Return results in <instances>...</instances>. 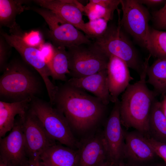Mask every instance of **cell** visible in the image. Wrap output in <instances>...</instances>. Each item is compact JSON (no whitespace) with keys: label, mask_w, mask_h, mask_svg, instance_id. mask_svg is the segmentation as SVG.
Masks as SVG:
<instances>
[{"label":"cell","mask_w":166,"mask_h":166,"mask_svg":"<svg viewBox=\"0 0 166 166\" xmlns=\"http://www.w3.org/2000/svg\"><path fill=\"white\" fill-rule=\"evenodd\" d=\"M126 63L116 56H110L106 69L110 101L115 103L133 79Z\"/></svg>","instance_id":"cell-16"},{"label":"cell","mask_w":166,"mask_h":166,"mask_svg":"<svg viewBox=\"0 0 166 166\" xmlns=\"http://www.w3.org/2000/svg\"><path fill=\"white\" fill-rule=\"evenodd\" d=\"M147 82L152 85L157 94L166 93V58H157L147 71Z\"/></svg>","instance_id":"cell-23"},{"label":"cell","mask_w":166,"mask_h":166,"mask_svg":"<svg viewBox=\"0 0 166 166\" xmlns=\"http://www.w3.org/2000/svg\"><path fill=\"white\" fill-rule=\"evenodd\" d=\"M0 166H10L6 163L0 159Z\"/></svg>","instance_id":"cell-35"},{"label":"cell","mask_w":166,"mask_h":166,"mask_svg":"<svg viewBox=\"0 0 166 166\" xmlns=\"http://www.w3.org/2000/svg\"><path fill=\"white\" fill-rule=\"evenodd\" d=\"M50 102L36 97L31 100L29 109L39 119L51 137L57 142L73 149L78 143L63 114Z\"/></svg>","instance_id":"cell-4"},{"label":"cell","mask_w":166,"mask_h":166,"mask_svg":"<svg viewBox=\"0 0 166 166\" xmlns=\"http://www.w3.org/2000/svg\"><path fill=\"white\" fill-rule=\"evenodd\" d=\"M53 105L63 114L72 129L81 132L97 124L106 106L95 96L67 83L58 88Z\"/></svg>","instance_id":"cell-1"},{"label":"cell","mask_w":166,"mask_h":166,"mask_svg":"<svg viewBox=\"0 0 166 166\" xmlns=\"http://www.w3.org/2000/svg\"><path fill=\"white\" fill-rule=\"evenodd\" d=\"M146 138L156 154L163 159L166 164V144L156 141L151 138Z\"/></svg>","instance_id":"cell-27"},{"label":"cell","mask_w":166,"mask_h":166,"mask_svg":"<svg viewBox=\"0 0 166 166\" xmlns=\"http://www.w3.org/2000/svg\"><path fill=\"white\" fill-rule=\"evenodd\" d=\"M152 18L155 29L166 31V1L161 8L153 12Z\"/></svg>","instance_id":"cell-26"},{"label":"cell","mask_w":166,"mask_h":166,"mask_svg":"<svg viewBox=\"0 0 166 166\" xmlns=\"http://www.w3.org/2000/svg\"><path fill=\"white\" fill-rule=\"evenodd\" d=\"M122 18L118 22L123 30L146 48L148 46L150 27L148 11L136 0H121Z\"/></svg>","instance_id":"cell-8"},{"label":"cell","mask_w":166,"mask_h":166,"mask_svg":"<svg viewBox=\"0 0 166 166\" xmlns=\"http://www.w3.org/2000/svg\"><path fill=\"white\" fill-rule=\"evenodd\" d=\"M26 2L24 0H0V25L9 28L11 34L21 35L16 18L17 15L28 9L24 5Z\"/></svg>","instance_id":"cell-20"},{"label":"cell","mask_w":166,"mask_h":166,"mask_svg":"<svg viewBox=\"0 0 166 166\" xmlns=\"http://www.w3.org/2000/svg\"><path fill=\"white\" fill-rule=\"evenodd\" d=\"M148 126L149 137L166 144V117L160 102L156 100L151 108Z\"/></svg>","instance_id":"cell-21"},{"label":"cell","mask_w":166,"mask_h":166,"mask_svg":"<svg viewBox=\"0 0 166 166\" xmlns=\"http://www.w3.org/2000/svg\"><path fill=\"white\" fill-rule=\"evenodd\" d=\"M32 99L12 102L0 101V138L13 127L17 115L22 118L28 110Z\"/></svg>","instance_id":"cell-19"},{"label":"cell","mask_w":166,"mask_h":166,"mask_svg":"<svg viewBox=\"0 0 166 166\" xmlns=\"http://www.w3.org/2000/svg\"><path fill=\"white\" fill-rule=\"evenodd\" d=\"M122 166H129L126 164H124L123 165H122Z\"/></svg>","instance_id":"cell-37"},{"label":"cell","mask_w":166,"mask_h":166,"mask_svg":"<svg viewBox=\"0 0 166 166\" xmlns=\"http://www.w3.org/2000/svg\"><path fill=\"white\" fill-rule=\"evenodd\" d=\"M149 55L144 61L140 78L130 84L122 94L120 101V113L122 125L132 128L149 137L148 121L152 106L157 94L147 85V71L149 66Z\"/></svg>","instance_id":"cell-2"},{"label":"cell","mask_w":166,"mask_h":166,"mask_svg":"<svg viewBox=\"0 0 166 166\" xmlns=\"http://www.w3.org/2000/svg\"><path fill=\"white\" fill-rule=\"evenodd\" d=\"M114 103L102 133L110 161L122 166L124 164V130L121 121L119 99Z\"/></svg>","instance_id":"cell-11"},{"label":"cell","mask_w":166,"mask_h":166,"mask_svg":"<svg viewBox=\"0 0 166 166\" xmlns=\"http://www.w3.org/2000/svg\"><path fill=\"white\" fill-rule=\"evenodd\" d=\"M40 91V81L25 66L17 62L6 66L0 77L1 98L19 101L32 99Z\"/></svg>","instance_id":"cell-3"},{"label":"cell","mask_w":166,"mask_h":166,"mask_svg":"<svg viewBox=\"0 0 166 166\" xmlns=\"http://www.w3.org/2000/svg\"><path fill=\"white\" fill-rule=\"evenodd\" d=\"M23 38L26 42L31 45L36 47L41 44L40 36L37 32L33 31L26 34Z\"/></svg>","instance_id":"cell-28"},{"label":"cell","mask_w":166,"mask_h":166,"mask_svg":"<svg viewBox=\"0 0 166 166\" xmlns=\"http://www.w3.org/2000/svg\"><path fill=\"white\" fill-rule=\"evenodd\" d=\"M160 102L162 110L166 117V94L163 95V99Z\"/></svg>","instance_id":"cell-33"},{"label":"cell","mask_w":166,"mask_h":166,"mask_svg":"<svg viewBox=\"0 0 166 166\" xmlns=\"http://www.w3.org/2000/svg\"><path fill=\"white\" fill-rule=\"evenodd\" d=\"M147 50L157 58H166V31L150 27Z\"/></svg>","instance_id":"cell-24"},{"label":"cell","mask_w":166,"mask_h":166,"mask_svg":"<svg viewBox=\"0 0 166 166\" xmlns=\"http://www.w3.org/2000/svg\"><path fill=\"white\" fill-rule=\"evenodd\" d=\"M53 45V54L47 62L50 76L54 80L66 81V75L70 74L67 50L65 47Z\"/></svg>","instance_id":"cell-22"},{"label":"cell","mask_w":166,"mask_h":166,"mask_svg":"<svg viewBox=\"0 0 166 166\" xmlns=\"http://www.w3.org/2000/svg\"><path fill=\"white\" fill-rule=\"evenodd\" d=\"M67 49L72 77H82L106 69L109 57L93 41Z\"/></svg>","instance_id":"cell-6"},{"label":"cell","mask_w":166,"mask_h":166,"mask_svg":"<svg viewBox=\"0 0 166 166\" xmlns=\"http://www.w3.org/2000/svg\"><path fill=\"white\" fill-rule=\"evenodd\" d=\"M165 94H166V93ZM164 95H165V94H164Z\"/></svg>","instance_id":"cell-38"},{"label":"cell","mask_w":166,"mask_h":166,"mask_svg":"<svg viewBox=\"0 0 166 166\" xmlns=\"http://www.w3.org/2000/svg\"><path fill=\"white\" fill-rule=\"evenodd\" d=\"M34 1L84 32V6L76 0H36Z\"/></svg>","instance_id":"cell-15"},{"label":"cell","mask_w":166,"mask_h":166,"mask_svg":"<svg viewBox=\"0 0 166 166\" xmlns=\"http://www.w3.org/2000/svg\"><path fill=\"white\" fill-rule=\"evenodd\" d=\"M93 42L109 57H117L124 60L129 68L140 75L144 67L134 45L118 22V25L108 26L105 33Z\"/></svg>","instance_id":"cell-5"},{"label":"cell","mask_w":166,"mask_h":166,"mask_svg":"<svg viewBox=\"0 0 166 166\" xmlns=\"http://www.w3.org/2000/svg\"><path fill=\"white\" fill-rule=\"evenodd\" d=\"M2 36L7 43L15 49L24 60L39 73L45 85L49 101L53 103L58 88L50 79L47 61L39 48L29 44L21 35L3 33Z\"/></svg>","instance_id":"cell-7"},{"label":"cell","mask_w":166,"mask_h":166,"mask_svg":"<svg viewBox=\"0 0 166 166\" xmlns=\"http://www.w3.org/2000/svg\"><path fill=\"white\" fill-rule=\"evenodd\" d=\"M124 163L129 166H148L159 156L146 137L135 130H124Z\"/></svg>","instance_id":"cell-12"},{"label":"cell","mask_w":166,"mask_h":166,"mask_svg":"<svg viewBox=\"0 0 166 166\" xmlns=\"http://www.w3.org/2000/svg\"><path fill=\"white\" fill-rule=\"evenodd\" d=\"M148 166H166V164H165V165H163L156 162Z\"/></svg>","instance_id":"cell-34"},{"label":"cell","mask_w":166,"mask_h":166,"mask_svg":"<svg viewBox=\"0 0 166 166\" xmlns=\"http://www.w3.org/2000/svg\"><path fill=\"white\" fill-rule=\"evenodd\" d=\"M67 83L92 93L106 106L110 102L106 69L82 77H72Z\"/></svg>","instance_id":"cell-17"},{"label":"cell","mask_w":166,"mask_h":166,"mask_svg":"<svg viewBox=\"0 0 166 166\" xmlns=\"http://www.w3.org/2000/svg\"><path fill=\"white\" fill-rule=\"evenodd\" d=\"M40 161L44 166H78V151L56 143L41 155Z\"/></svg>","instance_id":"cell-18"},{"label":"cell","mask_w":166,"mask_h":166,"mask_svg":"<svg viewBox=\"0 0 166 166\" xmlns=\"http://www.w3.org/2000/svg\"><path fill=\"white\" fill-rule=\"evenodd\" d=\"M2 41H0V66L1 71L3 70H4L6 66V63L7 57L6 50L5 48Z\"/></svg>","instance_id":"cell-30"},{"label":"cell","mask_w":166,"mask_h":166,"mask_svg":"<svg viewBox=\"0 0 166 166\" xmlns=\"http://www.w3.org/2000/svg\"><path fill=\"white\" fill-rule=\"evenodd\" d=\"M78 166H103L109 160L102 132H98L79 144Z\"/></svg>","instance_id":"cell-14"},{"label":"cell","mask_w":166,"mask_h":166,"mask_svg":"<svg viewBox=\"0 0 166 166\" xmlns=\"http://www.w3.org/2000/svg\"><path fill=\"white\" fill-rule=\"evenodd\" d=\"M108 21L102 18H98L85 23L84 33L90 39L93 40L101 36L108 27Z\"/></svg>","instance_id":"cell-25"},{"label":"cell","mask_w":166,"mask_h":166,"mask_svg":"<svg viewBox=\"0 0 166 166\" xmlns=\"http://www.w3.org/2000/svg\"><path fill=\"white\" fill-rule=\"evenodd\" d=\"M0 159L10 166H22L28 160L21 117L6 136L0 138Z\"/></svg>","instance_id":"cell-13"},{"label":"cell","mask_w":166,"mask_h":166,"mask_svg":"<svg viewBox=\"0 0 166 166\" xmlns=\"http://www.w3.org/2000/svg\"><path fill=\"white\" fill-rule=\"evenodd\" d=\"M137 2L140 4L148 6H155L159 5L165 1L163 0H139Z\"/></svg>","instance_id":"cell-31"},{"label":"cell","mask_w":166,"mask_h":166,"mask_svg":"<svg viewBox=\"0 0 166 166\" xmlns=\"http://www.w3.org/2000/svg\"><path fill=\"white\" fill-rule=\"evenodd\" d=\"M34 10L42 17L48 24L53 45L67 48L92 42L75 26L51 11L41 7L34 8Z\"/></svg>","instance_id":"cell-9"},{"label":"cell","mask_w":166,"mask_h":166,"mask_svg":"<svg viewBox=\"0 0 166 166\" xmlns=\"http://www.w3.org/2000/svg\"><path fill=\"white\" fill-rule=\"evenodd\" d=\"M22 166H44L38 161H30L27 160Z\"/></svg>","instance_id":"cell-32"},{"label":"cell","mask_w":166,"mask_h":166,"mask_svg":"<svg viewBox=\"0 0 166 166\" xmlns=\"http://www.w3.org/2000/svg\"><path fill=\"white\" fill-rule=\"evenodd\" d=\"M21 118L27 157L30 161H40L41 155L57 143L49 135L29 108L25 116Z\"/></svg>","instance_id":"cell-10"},{"label":"cell","mask_w":166,"mask_h":166,"mask_svg":"<svg viewBox=\"0 0 166 166\" xmlns=\"http://www.w3.org/2000/svg\"><path fill=\"white\" fill-rule=\"evenodd\" d=\"M103 166H117L116 165H115L114 164L111 162H109Z\"/></svg>","instance_id":"cell-36"},{"label":"cell","mask_w":166,"mask_h":166,"mask_svg":"<svg viewBox=\"0 0 166 166\" xmlns=\"http://www.w3.org/2000/svg\"><path fill=\"white\" fill-rule=\"evenodd\" d=\"M39 48L47 62L53 54V45L47 44H41Z\"/></svg>","instance_id":"cell-29"}]
</instances>
